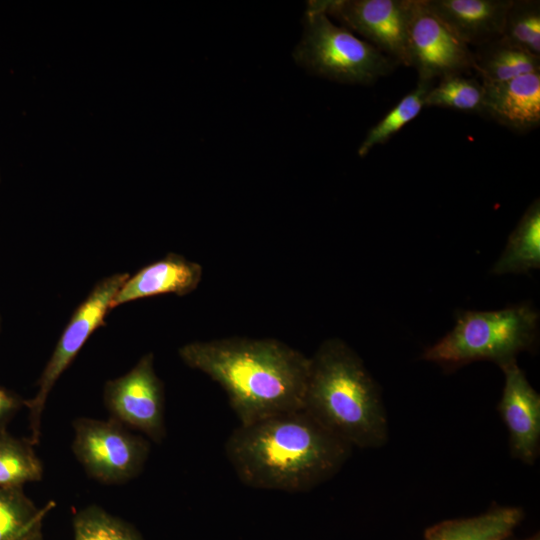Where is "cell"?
<instances>
[{"label":"cell","instance_id":"1","mask_svg":"<svg viewBox=\"0 0 540 540\" xmlns=\"http://www.w3.org/2000/svg\"><path fill=\"white\" fill-rule=\"evenodd\" d=\"M351 449L303 409L239 424L225 443L241 482L291 493L309 491L333 477Z\"/></svg>","mask_w":540,"mask_h":540},{"label":"cell","instance_id":"2","mask_svg":"<svg viewBox=\"0 0 540 540\" xmlns=\"http://www.w3.org/2000/svg\"><path fill=\"white\" fill-rule=\"evenodd\" d=\"M178 354L223 388L239 424L303 409L310 358L279 340L193 341Z\"/></svg>","mask_w":540,"mask_h":540},{"label":"cell","instance_id":"3","mask_svg":"<svg viewBox=\"0 0 540 540\" xmlns=\"http://www.w3.org/2000/svg\"><path fill=\"white\" fill-rule=\"evenodd\" d=\"M303 410L351 447L378 448L387 441L380 389L340 339L325 340L310 357Z\"/></svg>","mask_w":540,"mask_h":540},{"label":"cell","instance_id":"4","mask_svg":"<svg viewBox=\"0 0 540 540\" xmlns=\"http://www.w3.org/2000/svg\"><path fill=\"white\" fill-rule=\"evenodd\" d=\"M538 320V312L527 303L494 311H463L453 329L428 348L423 359L446 369L481 360L502 367L534 346Z\"/></svg>","mask_w":540,"mask_h":540},{"label":"cell","instance_id":"5","mask_svg":"<svg viewBox=\"0 0 540 540\" xmlns=\"http://www.w3.org/2000/svg\"><path fill=\"white\" fill-rule=\"evenodd\" d=\"M295 61L310 73L345 83L370 85L390 74L398 64L350 30L334 24L309 2Z\"/></svg>","mask_w":540,"mask_h":540},{"label":"cell","instance_id":"6","mask_svg":"<svg viewBox=\"0 0 540 540\" xmlns=\"http://www.w3.org/2000/svg\"><path fill=\"white\" fill-rule=\"evenodd\" d=\"M72 451L87 475L103 484H123L137 477L150 454L147 438L109 418L73 421Z\"/></svg>","mask_w":540,"mask_h":540},{"label":"cell","instance_id":"7","mask_svg":"<svg viewBox=\"0 0 540 540\" xmlns=\"http://www.w3.org/2000/svg\"><path fill=\"white\" fill-rule=\"evenodd\" d=\"M128 277V273L104 277L73 312L41 373L37 393L24 401V406L29 410V440L33 445L40 441L41 418L51 390L93 332L105 325L112 300Z\"/></svg>","mask_w":540,"mask_h":540},{"label":"cell","instance_id":"8","mask_svg":"<svg viewBox=\"0 0 540 540\" xmlns=\"http://www.w3.org/2000/svg\"><path fill=\"white\" fill-rule=\"evenodd\" d=\"M104 404L110 418L161 443L166 436L165 394L154 369V356L143 355L126 374L105 383Z\"/></svg>","mask_w":540,"mask_h":540},{"label":"cell","instance_id":"9","mask_svg":"<svg viewBox=\"0 0 540 540\" xmlns=\"http://www.w3.org/2000/svg\"><path fill=\"white\" fill-rule=\"evenodd\" d=\"M348 30L366 38L398 65L409 66L408 26L413 0L309 1Z\"/></svg>","mask_w":540,"mask_h":540},{"label":"cell","instance_id":"10","mask_svg":"<svg viewBox=\"0 0 540 540\" xmlns=\"http://www.w3.org/2000/svg\"><path fill=\"white\" fill-rule=\"evenodd\" d=\"M408 59L418 80L434 81L473 70L470 47L440 19L425 0H413L408 26Z\"/></svg>","mask_w":540,"mask_h":540},{"label":"cell","instance_id":"11","mask_svg":"<svg viewBox=\"0 0 540 540\" xmlns=\"http://www.w3.org/2000/svg\"><path fill=\"white\" fill-rule=\"evenodd\" d=\"M500 368L505 381L498 411L509 433L511 454L533 464L540 449V396L516 361Z\"/></svg>","mask_w":540,"mask_h":540},{"label":"cell","instance_id":"12","mask_svg":"<svg viewBox=\"0 0 540 540\" xmlns=\"http://www.w3.org/2000/svg\"><path fill=\"white\" fill-rule=\"evenodd\" d=\"M482 84V115L518 133H526L539 126L540 71Z\"/></svg>","mask_w":540,"mask_h":540},{"label":"cell","instance_id":"13","mask_svg":"<svg viewBox=\"0 0 540 540\" xmlns=\"http://www.w3.org/2000/svg\"><path fill=\"white\" fill-rule=\"evenodd\" d=\"M202 266L184 256L169 253L138 270L123 283L111 303V309L147 297L193 292L202 279Z\"/></svg>","mask_w":540,"mask_h":540},{"label":"cell","instance_id":"14","mask_svg":"<svg viewBox=\"0 0 540 540\" xmlns=\"http://www.w3.org/2000/svg\"><path fill=\"white\" fill-rule=\"evenodd\" d=\"M468 46L478 47L502 35L512 0H425Z\"/></svg>","mask_w":540,"mask_h":540},{"label":"cell","instance_id":"15","mask_svg":"<svg viewBox=\"0 0 540 540\" xmlns=\"http://www.w3.org/2000/svg\"><path fill=\"white\" fill-rule=\"evenodd\" d=\"M519 507H494L470 518L439 522L424 532L425 540H505L523 520Z\"/></svg>","mask_w":540,"mask_h":540},{"label":"cell","instance_id":"16","mask_svg":"<svg viewBox=\"0 0 540 540\" xmlns=\"http://www.w3.org/2000/svg\"><path fill=\"white\" fill-rule=\"evenodd\" d=\"M540 268V201L527 208L507 244L491 268L495 275L527 273Z\"/></svg>","mask_w":540,"mask_h":540},{"label":"cell","instance_id":"17","mask_svg":"<svg viewBox=\"0 0 540 540\" xmlns=\"http://www.w3.org/2000/svg\"><path fill=\"white\" fill-rule=\"evenodd\" d=\"M54 506L39 508L22 487L0 486V540H43V521Z\"/></svg>","mask_w":540,"mask_h":540},{"label":"cell","instance_id":"18","mask_svg":"<svg viewBox=\"0 0 540 540\" xmlns=\"http://www.w3.org/2000/svg\"><path fill=\"white\" fill-rule=\"evenodd\" d=\"M472 54L473 70L481 82H500L540 71V57L501 37L476 47Z\"/></svg>","mask_w":540,"mask_h":540},{"label":"cell","instance_id":"19","mask_svg":"<svg viewBox=\"0 0 540 540\" xmlns=\"http://www.w3.org/2000/svg\"><path fill=\"white\" fill-rule=\"evenodd\" d=\"M29 439H19L7 432L0 435V486L22 487L40 481L44 468Z\"/></svg>","mask_w":540,"mask_h":540},{"label":"cell","instance_id":"20","mask_svg":"<svg viewBox=\"0 0 540 540\" xmlns=\"http://www.w3.org/2000/svg\"><path fill=\"white\" fill-rule=\"evenodd\" d=\"M433 85V81L418 80L416 87L368 131L358 148V155L364 157L374 146L386 143L415 119L424 108L425 98Z\"/></svg>","mask_w":540,"mask_h":540},{"label":"cell","instance_id":"21","mask_svg":"<svg viewBox=\"0 0 540 540\" xmlns=\"http://www.w3.org/2000/svg\"><path fill=\"white\" fill-rule=\"evenodd\" d=\"M484 87L481 81L465 74L439 79L425 98L424 107H440L482 115Z\"/></svg>","mask_w":540,"mask_h":540},{"label":"cell","instance_id":"22","mask_svg":"<svg viewBox=\"0 0 540 540\" xmlns=\"http://www.w3.org/2000/svg\"><path fill=\"white\" fill-rule=\"evenodd\" d=\"M501 38L540 57V1L512 0L506 13Z\"/></svg>","mask_w":540,"mask_h":540},{"label":"cell","instance_id":"23","mask_svg":"<svg viewBox=\"0 0 540 540\" xmlns=\"http://www.w3.org/2000/svg\"><path fill=\"white\" fill-rule=\"evenodd\" d=\"M74 540H144L130 523L97 505L79 510L73 518Z\"/></svg>","mask_w":540,"mask_h":540},{"label":"cell","instance_id":"24","mask_svg":"<svg viewBox=\"0 0 540 540\" xmlns=\"http://www.w3.org/2000/svg\"><path fill=\"white\" fill-rule=\"evenodd\" d=\"M24 401L9 390L0 387V435L6 432L8 422L24 406Z\"/></svg>","mask_w":540,"mask_h":540},{"label":"cell","instance_id":"25","mask_svg":"<svg viewBox=\"0 0 540 540\" xmlns=\"http://www.w3.org/2000/svg\"><path fill=\"white\" fill-rule=\"evenodd\" d=\"M524 540H540L539 533H536V534L532 535L531 537L526 538Z\"/></svg>","mask_w":540,"mask_h":540},{"label":"cell","instance_id":"26","mask_svg":"<svg viewBox=\"0 0 540 540\" xmlns=\"http://www.w3.org/2000/svg\"><path fill=\"white\" fill-rule=\"evenodd\" d=\"M505 540H514V539L512 538V536H510V537H508V538L505 539Z\"/></svg>","mask_w":540,"mask_h":540}]
</instances>
